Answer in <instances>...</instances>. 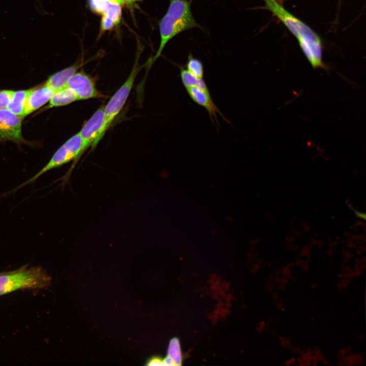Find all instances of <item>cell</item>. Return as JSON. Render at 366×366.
<instances>
[{
	"mask_svg": "<svg viewBox=\"0 0 366 366\" xmlns=\"http://www.w3.org/2000/svg\"><path fill=\"white\" fill-rule=\"evenodd\" d=\"M267 8L297 39L305 56L314 69H325L323 46L319 36L307 24L287 11L277 0H264Z\"/></svg>",
	"mask_w": 366,
	"mask_h": 366,
	"instance_id": "obj_1",
	"label": "cell"
},
{
	"mask_svg": "<svg viewBox=\"0 0 366 366\" xmlns=\"http://www.w3.org/2000/svg\"><path fill=\"white\" fill-rule=\"evenodd\" d=\"M160 43L151 65L162 53L165 46L173 37L180 33L199 27L192 14L190 5L186 0H171L168 9L159 21Z\"/></svg>",
	"mask_w": 366,
	"mask_h": 366,
	"instance_id": "obj_2",
	"label": "cell"
},
{
	"mask_svg": "<svg viewBox=\"0 0 366 366\" xmlns=\"http://www.w3.org/2000/svg\"><path fill=\"white\" fill-rule=\"evenodd\" d=\"M27 267L0 273V296L18 290L44 289L50 286L51 278L44 269Z\"/></svg>",
	"mask_w": 366,
	"mask_h": 366,
	"instance_id": "obj_3",
	"label": "cell"
},
{
	"mask_svg": "<svg viewBox=\"0 0 366 366\" xmlns=\"http://www.w3.org/2000/svg\"><path fill=\"white\" fill-rule=\"evenodd\" d=\"M82 143L79 133L66 141L53 154L47 164L32 177L22 183L13 191H16L33 182L46 172L62 166L72 161H77L83 154Z\"/></svg>",
	"mask_w": 366,
	"mask_h": 366,
	"instance_id": "obj_4",
	"label": "cell"
},
{
	"mask_svg": "<svg viewBox=\"0 0 366 366\" xmlns=\"http://www.w3.org/2000/svg\"><path fill=\"white\" fill-rule=\"evenodd\" d=\"M139 69L138 60H136L126 80L104 106L105 133L123 108L133 86Z\"/></svg>",
	"mask_w": 366,
	"mask_h": 366,
	"instance_id": "obj_5",
	"label": "cell"
},
{
	"mask_svg": "<svg viewBox=\"0 0 366 366\" xmlns=\"http://www.w3.org/2000/svg\"><path fill=\"white\" fill-rule=\"evenodd\" d=\"M104 123V106H101L86 121L79 132L83 152L89 146L95 147L102 139L105 134Z\"/></svg>",
	"mask_w": 366,
	"mask_h": 366,
	"instance_id": "obj_6",
	"label": "cell"
},
{
	"mask_svg": "<svg viewBox=\"0 0 366 366\" xmlns=\"http://www.w3.org/2000/svg\"><path fill=\"white\" fill-rule=\"evenodd\" d=\"M66 86L72 89L78 101L102 98L92 77L83 71L76 72L68 81Z\"/></svg>",
	"mask_w": 366,
	"mask_h": 366,
	"instance_id": "obj_7",
	"label": "cell"
},
{
	"mask_svg": "<svg viewBox=\"0 0 366 366\" xmlns=\"http://www.w3.org/2000/svg\"><path fill=\"white\" fill-rule=\"evenodd\" d=\"M10 140L16 142L23 141L21 134V119L8 109H0V141Z\"/></svg>",
	"mask_w": 366,
	"mask_h": 366,
	"instance_id": "obj_8",
	"label": "cell"
},
{
	"mask_svg": "<svg viewBox=\"0 0 366 366\" xmlns=\"http://www.w3.org/2000/svg\"><path fill=\"white\" fill-rule=\"evenodd\" d=\"M186 89L192 100L204 107L207 111L212 120L214 118L217 120V113L220 114L222 117L224 118L213 102L208 90L203 89L197 86H192L186 88Z\"/></svg>",
	"mask_w": 366,
	"mask_h": 366,
	"instance_id": "obj_9",
	"label": "cell"
},
{
	"mask_svg": "<svg viewBox=\"0 0 366 366\" xmlns=\"http://www.w3.org/2000/svg\"><path fill=\"white\" fill-rule=\"evenodd\" d=\"M55 93L52 89L45 84L31 89L27 97L24 116H26L48 102Z\"/></svg>",
	"mask_w": 366,
	"mask_h": 366,
	"instance_id": "obj_10",
	"label": "cell"
},
{
	"mask_svg": "<svg viewBox=\"0 0 366 366\" xmlns=\"http://www.w3.org/2000/svg\"><path fill=\"white\" fill-rule=\"evenodd\" d=\"M83 61L76 62L72 66L64 69L50 76L45 85L56 92L66 86L69 79L75 74L82 65Z\"/></svg>",
	"mask_w": 366,
	"mask_h": 366,
	"instance_id": "obj_11",
	"label": "cell"
},
{
	"mask_svg": "<svg viewBox=\"0 0 366 366\" xmlns=\"http://www.w3.org/2000/svg\"><path fill=\"white\" fill-rule=\"evenodd\" d=\"M76 101L78 99L74 92L66 86L55 92L45 109L66 106Z\"/></svg>",
	"mask_w": 366,
	"mask_h": 366,
	"instance_id": "obj_12",
	"label": "cell"
},
{
	"mask_svg": "<svg viewBox=\"0 0 366 366\" xmlns=\"http://www.w3.org/2000/svg\"><path fill=\"white\" fill-rule=\"evenodd\" d=\"M30 89L20 90L14 92L7 108L12 113L24 116L27 97Z\"/></svg>",
	"mask_w": 366,
	"mask_h": 366,
	"instance_id": "obj_13",
	"label": "cell"
},
{
	"mask_svg": "<svg viewBox=\"0 0 366 366\" xmlns=\"http://www.w3.org/2000/svg\"><path fill=\"white\" fill-rule=\"evenodd\" d=\"M180 78L186 88L197 86L203 89L208 90L205 82L202 78L196 77L187 70L181 69Z\"/></svg>",
	"mask_w": 366,
	"mask_h": 366,
	"instance_id": "obj_14",
	"label": "cell"
},
{
	"mask_svg": "<svg viewBox=\"0 0 366 366\" xmlns=\"http://www.w3.org/2000/svg\"><path fill=\"white\" fill-rule=\"evenodd\" d=\"M167 353V356L173 360L175 365L181 364L182 355L179 342L177 338H173L170 341Z\"/></svg>",
	"mask_w": 366,
	"mask_h": 366,
	"instance_id": "obj_15",
	"label": "cell"
},
{
	"mask_svg": "<svg viewBox=\"0 0 366 366\" xmlns=\"http://www.w3.org/2000/svg\"><path fill=\"white\" fill-rule=\"evenodd\" d=\"M187 70L198 78H202L204 69L202 63L192 55L189 56L186 64Z\"/></svg>",
	"mask_w": 366,
	"mask_h": 366,
	"instance_id": "obj_16",
	"label": "cell"
},
{
	"mask_svg": "<svg viewBox=\"0 0 366 366\" xmlns=\"http://www.w3.org/2000/svg\"><path fill=\"white\" fill-rule=\"evenodd\" d=\"M113 2L110 0H88L90 10L94 13L101 15Z\"/></svg>",
	"mask_w": 366,
	"mask_h": 366,
	"instance_id": "obj_17",
	"label": "cell"
},
{
	"mask_svg": "<svg viewBox=\"0 0 366 366\" xmlns=\"http://www.w3.org/2000/svg\"><path fill=\"white\" fill-rule=\"evenodd\" d=\"M14 91L12 90H0V109L6 108L9 104Z\"/></svg>",
	"mask_w": 366,
	"mask_h": 366,
	"instance_id": "obj_18",
	"label": "cell"
},
{
	"mask_svg": "<svg viewBox=\"0 0 366 366\" xmlns=\"http://www.w3.org/2000/svg\"><path fill=\"white\" fill-rule=\"evenodd\" d=\"M148 365H164V359L158 357L150 359L146 364Z\"/></svg>",
	"mask_w": 366,
	"mask_h": 366,
	"instance_id": "obj_19",
	"label": "cell"
},
{
	"mask_svg": "<svg viewBox=\"0 0 366 366\" xmlns=\"http://www.w3.org/2000/svg\"><path fill=\"white\" fill-rule=\"evenodd\" d=\"M122 1L124 2L125 5H130L133 4L134 2H135V0H122Z\"/></svg>",
	"mask_w": 366,
	"mask_h": 366,
	"instance_id": "obj_20",
	"label": "cell"
},
{
	"mask_svg": "<svg viewBox=\"0 0 366 366\" xmlns=\"http://www.w3.org/2000/svg\"><path fill=\"white\" fill-rule=\"evenodd\" d=\"M110 1L114 3L120 4L122 6L125 5L124 2L122 0H110Z\"/></svg>",
	"mask_w": 366,
	"mask_h": 366,
	"instance_id": "obj_21",
	"label": "cell"
},
{
	"mask_svg": "<svg viewBox=\"0 0 366 366\" xmlns=\"http://www.w3.org/2000/svg\"><path fill=\"white\" fill-rule=\"evenodd\" d=\"M277 1L279 3H280L283 0H277Z\"/></svg>",
	"mask_w": 366,
	"mask_h": 366,
	"instance_id": "obj_22",
	"label": "cell"
},
{
	"mask_svg": "<svg viewBox=\"0 0 366 366\" xmlns=\"http://www.w3.org/2000/svg\"><path fill=\"white\" fill-rule=\"evenodd\" d=\"M142 1V0H135V2H137V1Z\"/></svg>",
	"mask_w": 366,
	"mask_h": 366,
	"instance_id": "obj_23",
	"label": "cell"
},
{
	"mask_svg": "<svg viewBox=\"0 0 366 366\" xmlns=\"http://www.w3.org/2000/svg\"><path fill=\"white\" fill-rule=\"evenodd\" d=\"M171 1V0H170Z\"/></svg>",
	"mask_w": 366,
	"mask_h": 366,
	"instance_id": "obj_24",
	"label": "cell"
}]
</instances>
